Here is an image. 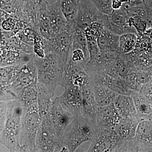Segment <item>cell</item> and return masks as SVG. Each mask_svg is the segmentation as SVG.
<instances>
[{
  "label": "cell",
  "instance_id": "1",
  "mask_svg": "<svg viewBox=\"0 0 152 152\" xmlns=\"http://www.w3.org/2000/svg\"><path fill=\"white\" fill-rule=\"evenodd\" d=\"M33 60L37 71L38 97L52 100L57 87L61 86L65 64L52 52H46L43 58L34 54Z\"/></svg>",
  "mask_w": 152,
  "mask_h": 152
},
{
  "label": "cell",
  "instance_id": "2",
  "mask_svg": "<svg viewBox=\"0 0 152 152\" xmlns=\"http://www.w3.org/2000/svg\"><path fill=\"white\" fill-rule=\"evenodd\" d=\"M98 130L96 121L82 115L75 116L60 139L61 152H74L84 143L91 142Z\"/></svg>",
  "mask_w": 152,
  "mask_h": 152
},
{
  "label": "cell",
  "instance_id": "3",
  "mask_svg": "<svg viewBox=\"0 0 152 152\" xmlns=\"http://www.w3.org/2000/svg\"><path fill=\"white\" fill-rule=\"evenodd\" d=\"M25 106L19 99L7 102V120L0 143L10 152H20V137Z\"/></svg>",
  "mask_w": 152,
  "mask_h": 152
},
{
  "label": "cell",
  "instance_id": "4",
  "mask_svg": "<svg viewBox=\"0 0 152 152\" xmlns=\"http://www.w3.org/2000/svg\"><path fill=\"white\" fill-rule=\"evenodd\" d=\"M25 106L20 137V152H35L36 139L42 121L37 102Z\"/></svg>",
  "mask_w": 152,
  "mask_h": 152
},
{
  "label": "cell",
  "instance_id": "5",
  "mask_svg": "<svg viewBox=\"0 0 152 152\" xmlns=\"http://www.w3.org/2000/svg\"><path fill=\"white\" fill-rule=\"evenodd\" d=\"M41 117V124L60 142L63 133L75 116L64 108L55 98L51 102L46 113Z\"/></svg>",
  "mask_w": 152,
  "mask_h": 152
},
{
  "label": "cell",
  "instance_id": "6",
  "mask_svg": "<svg viewBox=\"0 0 152 152\" xmlns=\"http://www.w3.org/2000/svg\"><path fill=\"white\" fill-rule=\"evenodd\" d=\"M75 24L68 23L64 29L55 34L50 39L46 40L45 51L54 53L65 64L67 62L71 46Z\"/></svg>",
  "mask_w": 152,
  "mask_h": 152
},
{
  "label": "cell",
  "instance_id": "7",
  "mask_svg": "<svg viewBox=\"0 0 152 152\" xmlns=\"http://www.w3.org/2000/svg\"><path fill=\"white\" fill-rule=\"evenodd\" d=\"M92 80L85 70L84 65L74 62L68 59L64 67V75L61 86H73L82 89L91 86Z\"/></svg>",
  "mask_w": 152,
  "mask_h": 152
},
{
  "label": "cell",
  "instance_id": "8",
  "mask_svg": "<svg viewBox=\"0 0 152 152\" xmlns=\"http://www.w3.org/2000/svg\"><path fill=\"white\" fill-rule=\"evenodd\" d=\"M121 140L115 128H98L97 132L91 142L88 152H116Z\"/></svg>",
  "mask_w": 152,
  "mask_h": 152
},
{
  "label": "cell",
  "instance_id": "9",
  "mask_svg": "<svg viewBox=\"0 0 152 152\" xmlns=\"http://www.w3.org/2000/svg\"><path fill=\"white\" fill-rule=\"evenodd\" d=\"M106 16V15L101 12L90 0H80L78 15L75 24L77 27L84 31L94 22H99L104 24Z\"/></svg>",
  "mask_w": 152,
  "mask_h": 152
},
{
  "label": "cell",
  "instance_id": "10",
  "mask_svg": "<svg viewBox=\"0 0 152 152\" xmlns=\"http://www.w3.org/2000/svg\"><path fill=\"white\" fill-rule=\"evenodd\" d=\"M129 17L126 12L123 8L114 10L110 15H106L104 26L107 29L118 35L129 33L137 34L134 28H131L128 25Z\"/></svg>",
  "mask_w": 152,
  "mask_h": 152
},
{
  "label": "cell",
  "instance_id": "11",
  "mask_svg": "<svg viewBox=\"0 0 152 152\" xmlns=\"http://www.w3.org/2000/svg\"><path fill=\"white\" fill-rule=\"evenodd\" d=\"M64 88V92L56 99L64 108L75 116L81 115L83 97L81 89L71 86Z\"/></svg>",
  "mask_w": 152,
  "mask_h": 152
},
{
  "label": "cell",
  "instance_id": "12",
  "mask_svg": "<svg viewBox=\"0 0 152 152\" xmlns=\"http://www.w3.org/2000/svg\"><path fill=\"white\" fill-rule=\"evenodd\" d=\"M35 152H61L58 139L41 124L36 137Z\"/></svg>",
  "mask_w": 152,
  "mask_h": 152
},
{
  "label": "cell",
  "instance_id": "13",
  "mask_svg": "<svg viewBox=\"0 0 152 152\" xmlns=\"http://www.w3.org/2000/svg\"><path fill=\"white\" fill-rule=\"evenodd\" d=\"M134 140L138 152H152V121L143 120L139 123Z\"/></svg>",
  "mask_w": 152,
  "mask_h": 152
},
{
  "label": "cell",
  "instance_id": "14",
  "mask_svg": "<svg viewBox=\"0 0 152 152\" xmlns=\"http://www.w3.org/2000/svg\"><path fill=\"white\" fill-rule=\"evenodd\" d=\"M121 119V118L118 113L113 103L98 107L96 117L98 128H115Z\"/></svg>",
  "mask_w": 152,
  "mask_h": 152
},
{
  "label": "cell",
  "instance_id": "15",
  "mask_svg": "<svg viewBox=\"0 0 152 152\" xmlns=\"http://www.w3.org/2000/svg\"><path fill=\"white\" fill-rule=\"evenodd\" d=\"M44 12L46 13L54 34L59 32L65 28L68 22L61 10L59 1L51 2Z\"/></svg>",
  "mask_w": 152,
  "mask_h": 152
},
{
  "label": "cell",
  "instance_id": "16",
  "mask_svg": "<svg viewBox=\"0 0 152 152\" xmlns=\"http://www.w3.org/2000/svg\"><path fill=\"white\" fill-rule=\"evenodd\" d=\"M113 104L121 118L138 117L135 106L132 96L117 94Z\"/></svg>",
  "mask_w": 152,
  "mask_h": 152
},
{
  "label": "cell",
  "instance_id": "17",
  "mask_svg": "<svg viewBox=\"0 0 152 152\" xmlns=\"http://www.w3.org/2000/svg\"><path fill=\"white\" fill-rule=\"evenodd\" d=\"M91 85L85 87L81 89L83 97L81 115L89 119L96 122L97 112L99 107L95 100Z\"/></svg>",
  "mask_w": 152,
  "mask_h": 152
},
{
  "label": "cell",
  "instance_id": "18",
  "mask_svg": "<svg viewBox=\"0 0 152 152\" xmlns=\"http://www.w3.org/2000/svg\"><path fill=\"white\" fill-rule=\"evenodd\" d=\"M120 35L105 28L97 38L98 46L101 53L118 52Z\"/></svg>",
  "mask_w": 152,
  "mask_h": 152
},
{
  "label": "cell",
  "instance_id": "19",
  "mask_svg": "<svg viewBox=\"0 0 152 152\" xmlns=\"http://www.w3.org/2000/svg\"><path fill=\"white\" fill-rule=\"evenodd\" d=\"M140 121L138 117L121 118L115 127L116 131L120 138L123 140L134 138L136 129Z\"/></svg>",
  "mask_w": 152,
  "mask_h": 152
},
{
  "label": "cell",
  "instance_id": "20",
  "mask_svg": "<svg viewBox=\"0 0 152 152\" xmlns=\"http://www.w3.org/2000/svg\"><path fill=\"white\" fill-rule=\"evenodd\" d=\"M91 88L98 107L108 105L113 103L117 94L108 87L93 83Z\"/></svg>",
  "mask_w": 152,
  "mask_h": 152
},
{
  "label": "cell",
  "instance_id": "21",
  "mask_svg": "<svg viewBox=\"0 0 152 152\" xmlns=\"http://www.w3.org/2000/svg\"><path fill=\"white\" fill-rule=\"evenodd\" d=\"M132 97L140 121H152V102L143 97L138 92H133Z\"/></svg>",
  "mask_w": 152,
  "mask_h": 152
},
{
  "label": "cell",
  "instance_id": "22",
  "mask_svg": "<svg viewBox=\"0 0 152 152\" xmlns=\"http://www.w3.org/2000/svg\"><path fill=\"white\" fill-rule=\"evenodd\" d=\"M80 0H60L61 10L68 23L75 24L80 10Z\"/></svg>",
  "mask_w": 152,
  "mask_h": 152
},
{
  "label": "cell",
  "instance_id": "23",
  "mask_svg": "<svg viewBox=\"0 0 152 152\" xmlns=\"http://www.w3.org/2000/svg\"><path fill=\"white\" fill-rule=\"evenodd\" d=\"M138 35L136 33H129L120 36L118 52L121 55L129 53L136 48Z\"/></svg>",
  "mask_w": 152,
  "mask_h": 152
},
{
  "label": "cell",
  "instance_id": "24",
  "mask_svg": "<svg viewBox=\"0 0 152 152\" xmlns=\"http://www.w3.org/2000/svg\"><path fill=\"white\" fill-rule=\"evenodd\" d=\"M38 24L41 35L47 40L50 39L54 34L51 27L48 18L45 12H40Z\"/></svg>",
  "mask_w": 152,
  "mask_h": 152
},
{
  "label": "cell",
  "instance_id": "25",
  "mask_svg": "<svg viewBox=\"0 0 152 152\" xmlns=\"http://www.w3.org/2000/svg\"><path fill=\"white\" fill-rule=\"evenodd\" d=\"M24 4L25 0H0V9L9 14L23 10Z\"/></svg>",
  "mask_w": 152,
  "mask_h": 152
},
{
  "label": "cell",
  "instance_id": "26",
  "mask_svg": "<svg viewBox=\"0 0 152 152\" xmlns=\"http://www.w3.org/2000/svg\"><path fill=\"white\" fill-rule=\"evenodd\" d=\"M86 38L89 58L88 62L96 61L99 57L100 51L98 46L97 39L94 36L85 35Z\"/></svg>",
  "mask_w": 152,
  "mask_h": 152
},
{
  "label": "cell",
  "instance_id": "27",
  "mask_svg": "<svg viewBox=\"0 0 152 152\" xmlns=\"http://www.w3.org/2000/svg\"><path fill=\"white\" fill-rule=\"evenodd\" d=\"M102 13L110 15L114 11L112 8V0H90Z\"/></svg>",
  "mask_w": 152,
  "mask_h": 152
},
{
  "label": "cell",
  "instance_id": "28",
  "mask_svg": "<svg viewBox=\"0 0 152 152\" xmlns=\"http://www.w3.org/2000/svg\"><path fill=\"white\" fill-rule=\"evenodd\" d=\"M132 17L134 18V19L133 27L135 29L138 36L145 34L148 30V26L145 21L138 16Z\"/></svg>",
  "mask_w": 152,
  "mask_h": 152
},
{
  "label": "cell",
  "instance_id": "29",
  "mask_svg": "<svg viewBox=\"0 0 152 152\" xmlns=\"http://www.w3.org/2000/svg\"><path fill=\"white\" fill-rule=\"evenodd\" d=\"M7 102L0 101V137L4 128L7 120Z\"/></svg>",
  "mask_w": 152,
  "mask_h": 152
},
{
  "label": "cell",
  "instance_id": "30",
  "mask_svg": "<svg viewBox=\"0 0 152 152\" xmlns=\"http://www.w3.org/2000/svg\"><path fill=\"white\" fill-rule=\"evenodd\" d=\"M138 93L143 97L152 102V80L144 85Z\"/></svg>",
  "mask_w": 152,
  "mask_h": 152
},
{
  "label": "cell",
  "instance_id": "31",
  "mask_svg": "<svg viewBox=\"0 0 152 152\" xmlns=\"http://www.w3.org/2000/svg\"><path fill=\"white\" fill-rule=\"evenodd\" d=\"M14 26H15V23L12 19H7L4 21L2 24L3 28L5 30H12L14 27Z\"/></svg>",
  "mask_w": 152,
  "mask_h": 152
},
{
  "label": "cell",
  "instance_id": "32",
  "mask_svg": "<svg viewBox=\"0 0 152 152\" xmlns=\"http://www.w3.org/2000/svg\"><path fill=\"white\" fill-rule=\"evenodd\" d=\"M126 2H127V0H112V8L113 10H119Z\"/></svg>",
  "mask_w": 152,
  "mask_h": 152
},
{
  "label": "cell",
  "instance_id": "33",
  "mask_svg": "<svg viewBox=\"0 0 152 152\" xmlns=\"http://www.w3.org/2000/svg\"><path fill=\"white\" fill-rule=\"evenodd\" d=\"M126 3L129 7H133V6L138 5L143 2L141 0H127V2Z\"/></svg>",
  "mask_w": 152,
  "mask_h": 152
},
{
  "label": "cell",
  "instance_id": "34",
  "mask_svg": "<svg viewBox=\"0 0 152 152\" xmlns=\"http://www.w3.org/2000/svg\"><path fill=\"white\" fill-rule=\"evenodd\" d=\"M145 4L149 8H150L152 10V0H149L147 2L145 3Z\"/></svg>",
  "mask_w": 152,
  "mask_h": 152
},
{
  "label": "cell",
  "instance_id": "35",
  "mask_svg": "<svg viewBox=\"0 0 152 152\" xmlns=\"http://www.w3.org/2000/svg\"><path fill=\"white\" fill-rule=\"evenodd\" d=\"M141 1L144 3V4H145V3L147 2H148V1H149V0H141Z\"/></svg>",
  "mask_w": 152,
  "mask_h": 152
},
{
  "label": "cell",
  "instance_id": "36",
  "mask_svg": "<svg viewBox=\"0 0 152 152\" xmlns=\"http://www.w3.org/2000/svg\"><path fill=\"white\" fill-rule=\"evenodd\" d=\"M51 1H58L60 0H50Z\"/></svg>",
  "mask_w": 152,
  "mask_h": 152
}]
</instances>
